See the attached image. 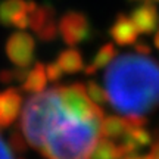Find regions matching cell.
<instances>
[{
    "instance_id": "obj_1",
    "label": "cell",
    "mask_w": 159,
    "mask_h": 159,
    "mask_svg": "<svg viewBox=\"0 0 159 159\" xmlns=\"http://www.w3.org/2000/svg\"><path fill=\"white\" fill-rule=\"evenodd\" d=\"M108 103L124 116H144L159 108V65L139 53L116 56L105 71Z\"/></svg>"
},
{
    "instance_id": "obj_2",
    "label": "cell",
    "mask_w": 159,
    "mask_h": 159,
    "mask_svg": "<svg viewBox=\"0 0 159 159\" xmlns=\"http://www.w3.org/2000/svg\"><path fill=\"white\" fill-rule=\"evenodd\" d=\"M100 121H78L65 115L46 137L39 152L46 159H89Z\"/></svg>"
},
{
    "instance_id": "obj_3",
    "label": "cell",
    "mask_w": 159,
    "mask_h": 159,
    "mask_svg": "<svg viewBox=\"0 0 159 159\" xmlns=\"http://www.w3.org/2000/svg\"><path fill=\"white\" fill-rule=\"evenodd\" d=\"M65 115L56 87L31 96L21 116V128L27 143L33 149L40 150L46 137Z\"/></svg>"
},
{
    "instance_id": "obj_4",
    "label": "cell",
    "mask_w": 159,
    "mask_h": 159,
    "mask_svg": "<svg viewBox=\"0 0 159 159\" xmlns=\"http://www.w3.org/2000/svg\"><path fill=\"white\" fill-rule=\"evenodd\" d=\"M65 114L78 121H102L103 111L87 96L85 84L74 83L56 87Z\"/></svg>"
},
{
    "instance_id": "obj_5",
    "label": "cell",
    "mask_w": 159,
    "mask_h": 159,
    "mask_svg": "<svg viewBox=\"0 0 159 159\" xmlns=\"http://www.w3.org/2000/svg\"><path fill=\"white\" fill-rule=\"evenodd\" d=\"M57 30H59L62 40L71 47L81 44L89 39H91V33H93L89 16L83 12L77 11L66 12L61 18Z\"/></svg>"
},
{
    "instance_id": "obj_6",
    "label": "cell",
    "mask_w": 159,
    "mask_h": 159,
    "mask_svg": "<svg viewBox=\"0 0 159 159\" xmlns=\"http://www.w3.org/2000/svg\"><path fill=\"white\" fill-rule=\"evenodd\" d=\"M6 55L15 66L18 68H28L34 61L35 43L34 39L27 33L18 31L7 39L5 46Z\"/></svg>"
},
{
    "instance_id": "obj_7",
    "label": "cell",
    "mask_w": 159,
    "mask_h": 159,
    "mask_svg": "<svg viewBox=\"0 0 159 159\" xmlns=\"http://www.w3.org/2000/svg\"><path fill=\"white\" fill-rule=\"evenodd\" d=\"M55 16L56 12L50 3H44L40 6L37 5V7L30 13V27L41 41L49 43L56 39L59 30Z\"/></svg>"
},
{
    "instance_id": "obj_8",
    "label": "cell",
    "mask_w": 159,
    "mask_h": 159,
    "mask_svg": "<svg viewBox=\"0 0 159 159\" xmlns=\"http://www.w3.org/2000/svg\"><path fill=\"white\" fill-rule=\"evenodd\" d=\"M130 18L139 34L149 35L159 28V12L152 0H144L142 5L136 6L131 11Z\"/></svg>"
},
{
    "instance_id": "obj_9",
    "label": "cell",
    "mask_w": 159,
    "mask_h": 159,
    "mask_svg": "<svg viewBox=\"0 0 159 159\" xmlns=\"http://www.w3.org/2000/svg\"><path fill=\"white\" fill-rule=\"evenodd\" d=\"M109 34L115 41V44L121 46H133L139 39V31H137L134 22L131 21L130 16L124 13H118L115 18L114 24L109 28Z\"/></svg>"
},
{
    "instance_id": "obj_10",
    "label": "cell",
    "mask_w": 159,
    "mask_h": 159,
    "mask_svg": "<svg viewBox=\"0 0 159 159\" xmlns=\"http://www.w3.org/2000/svg\"><path fill=\"white\" fill-rule=\"evenodd\" d=\"M22 96L18 89H7L0 94V127H9L21 112Z\"/></svg>"
},
{
    "instance_id": "obj_11",
    "label": "cell",
    "mask_w": 159,
    "mask_h": 159,
    "mask_svg": "<svg viewBox=\"0 0 159 159\" xmlns=\"http://www.w3.org/2000/svg\"><path fill=\"white\" fill-rule=\"evenodd\" d=\"M152 143V136L146 130V127H130L127 133L121 137L119 146L122 149L125 156L128 155H136L139 150L146 148Z\"/></svg>"
},
{
    "instance_id": "obj_12",
    "label": "cell",
    "mask_w": 159,
    "mask_h": 159,
    "mask_svg": "<svg viewBox=\"0 0 159 159\" xmlns=\"http://www.w3.org/2000/svg\"><path fill=\"white\" fill-rule=\"evenodd\" d=\"M130 128V124L125 116H118V115H109V116H103L100 121V127H99V134L103 139L108 140H121V137L124 136L127 130Z\"/></svg>"
},
{
    "instance_id": "obj_13",
    "label": "cell",
    "mask_w": 159,
    "mask_h": 159,
    "mask_svg": "<svg viewBox=\"0 0 159 159\" xmlns=\"http://www.w3.org/2000/svg\"><path fill=\"white\" fill-rule=\"evenodd\" d=\"M27 11L30 12L28 0H2L0 2V24L3 27H11L13 19Z\"/></svg>"
},
{
    "instance_id": "obj_14",
    "label": "cell",
    "mask_w": 159,
    "mask_h": 159,
    "mask_svg": "<svg viewBox=\"0 0 159 159\" xmlns=\"http://www.w3.org/2000/svg\"><path fill=\"white\" fill-rule=\"evenodd\" d=\"M46 84H47V75H46L44 63L37 62L33 66V69L28 72L25 81L22 83V90L27 93H41L44 91Z\"/></svg>"
},
{
    "instance_id": "obj_15",
    "label": "cell",
    "mask_w": 159,
    "mask_h": 159,
    "mask_svg": "<svg viewBox=\"0 0 159 159\" xmlns=\"http://www.w3.org/2000/svg\"><path fill=\"white\" fill-rule=\"evenodd\" d=\"M56 63L66 74H77V72H80V71H83L85 68L83 55L77 49H72V47L61 52L56 59Z\"/></svg>"
},
{
    "instance_id": "obj_16",
    "label": "cell",
    "mask_w": 159,
    "mask_h": 159,
    "mask_svg": "<svg viewBox=\"0 0 159 159\" xmlns=\"http://www.w3.org/2000/svg\"><path fill=\"white\" fill-rule=\"evenodd\" d=\"M116 53H118V52H116V49H115V46L112 44V43L103 44L102 47L97 50L94 57L91 59V62L84 68L85 75H93V74H96L99 69L105 68L106 65H109V63L116 57Z\"/></svg>"
},
{
    "instance_id": "obj_17",
    "label": "cell",
    "mask_w": 159,
    "mask_h": 159,
    "mask_svg": "<svg viewBox=\"0 0 159 159\" xmlns=\"http://www.w3.org/2000/svg\"><path fill=\"white\" fill-rule=\"evenodd\" d=\"M125 155L119 144H116L112 140L100 139L97 140L94 148L91 149V153L89 159H124Z\"/></svg>"
},
{
    "instance_id": "obj_18",
    "label": "cell",
    "mask_w": 159,
    "mask_h": 159,
    "mask_svg": "<svg viewBox=\"0 0 159 159\" xmlns=\"http://www.w3.org/2000/svg\"><path fill=\"white\" fill-rule=\"evenodd\" d=\"M85 91H87V96L90 97V100L96 105H106L108 103V94L106 90L103 89L102 85L96 83L94 80H90L87 84H85Z\"/></svg>"
},
{
    "instance_id": "obj_19",
    "label": "cell",
    "mask_w": 159,
    "mask_h": 159,
    "mask_svg": "<svg viewBox=\"0 0 159 159\" xmlns=\"http://www.w3.org/2000/svg\"><path fill=\"white\" fill-rule=\"evenodd\" d=\"M9 148L15 153H24V152H27V140L21 134L19 130H15L11 133V136H9Z\"/></svg>"
},
{
    "instance_id": "obj_20",
    "label": "cell",
    "mask_w": 159,
    "mask_h": 159,
    "mask_svg": "<svg viewBox=\"0 0 159 159\" xmlns=\"http://www.w3.org/2000/svg\"><path fill=\"white\" fill-rule=\"evenodd\" d=\"M46 75H47V80H49V81L56 83V81H59V80L62 78L63 71L56 62H52L46 66Z\"/></svg>"
},
{
    "instance_id": "obj_21",
    "label": "cell",
    "mask_w": 159,
    "mask_h": 159,
    "mask_svg": "<svg viewBox=\"0 0 159 159\" xmlns=\"http://www.w3.org/2000/svg\"><path fill=\"white\" fill-rule=\"evenodd\" d=\"M134 50L136 53L139 55H143V56H149L150 53H152V49H150V46L146 43V41H143V40H137L136 43H134Z\"/></svg>"
},
{
    "instance_id": "obj_22",
    "label": "cell",
    "mask_w": 159,
    "mask_h": 159,
    "mask_svg": "<svg viewBox=\"0 0 159 159\" xmlns=\"http://www.w3.org/2000/svg\"><path fill=\"white\" fill-rule=\"evenodd\" d=\"M15 81V69H2L0 71V83L11 84Z\"/></svg>"
},
{
    "instance_id": "obj_23",
    "label": "cell",
    "mask_w": 159,
    "mask_h": 159,
    "mask_svg": "<svg viewBox=\"0 0 159 159\" xmlns=\"http://www.w3.org/2000/svg\"><path fill=\"white\" fill-rule=\"evenodd\" d=\"M0 159H15L12 155V150L9 148V144H6V142L0 136Z\"/></svg>"
},
{
    "instance_id": "obj_24",
    "label": "cell",
    "mask_w": 159,
    "mask_h": 159,
    "mask_svg": "<svg viewBox=\"0 0 159 159\" xmlns=\"http://www.w3.org/2000/svg\"><path fill=\"white\" fill-rule=\"evenodd\" d=\"M153 44H155V47L159 50V28L155 31V35H153Z\"/></svg>"
},
{
    "instance_id": "obj_25",
    "label": "cell",
    "mask_w": 159,
    "mask_h": 159,
    "mask_svg": "<svg viewBox=\"0 0 159 159\" xmlns=\"http://www.w3.org/2000/svg\"><path fill=\"white\" fill-rule=\"evenodd\" d=\"M124 159H148V156H140V155H128Z\"/></svg>"
},
{
    "instance_id": "obj_26",
    "label": "cell",
    "mask_w": 159,
    "mask_h": 159,
    "mask_svg": "<svg viewBox=\"0 0 159 159\" xmlns=\"http://www.w3.org/2000/svg\"><path fill=\"white\" fill-rule=\"evenodd\" d=\"M131 2H137V0H131Z\"/></svg>"
}]
</instances>
